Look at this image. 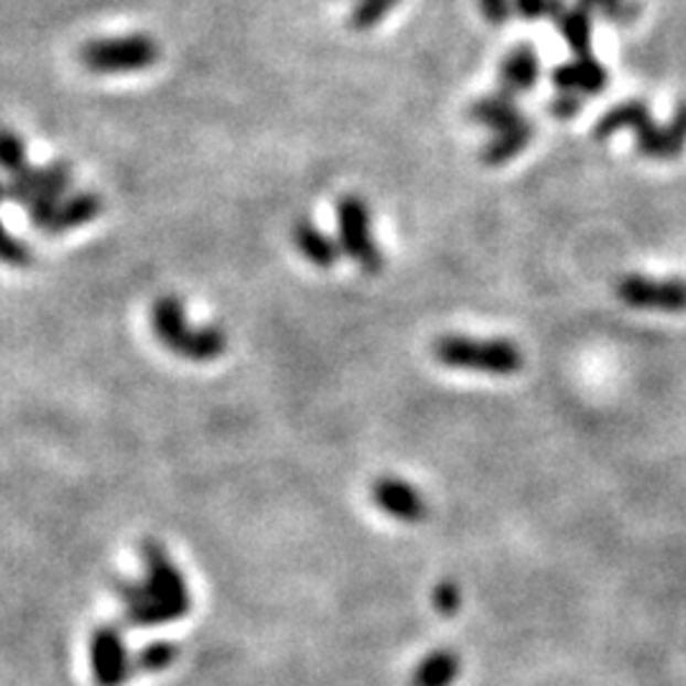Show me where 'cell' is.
<instances>
[{
  "label": "cell",
  "instance_id": "cell-26",
  "mask_svg": "<svg viewBox=\"0 0 686 686\" xmlns=\"http://www.w3.org/2000/svg\"><path fill=\"white\" fill-rule=\"evenodd\" d=\"M549 110L557 117V120H572V117H577V112L582 110V97L570 95V92H557V97L551 99Z\"/></svg>",
  "mask_w": 686,
  "mask_h": 686
},
{
  "label": "cell",
  "instance_id": "cell-16",
  "mask_svg": "<svg viewBox=\"0 0 686 686\" xmlns=\"http://www.w3.org/2000/svg\"><path fill=\"white\" fill-rule=\"evenodd\" d=\"M534 125L529 120H522L514 128H506L501 132H493V138L481 150V158L486 165H504L522 153V150L532 143Z\"/></svg>",
  "mask_w": 686,
  "mask_h": 686
},
{
  "label": "cell",
  "instance_id": "cell-2",
  "mask_svg": "<svg viewBox=\"0 0 686 686\" xmlns=\"http://www.w3.org/2000/svg\"><path fill=\"white\" fill-rule=\"evenodd\" d=\"M621 130H633L635 148L651 161H676L686 150V103L679 105L674 120L668 125H656L651 110L639 99L615 105L596 125V136L605 140Z\"/></svg>",
  "mask_w": 686,
  "mask_h": 686
},
{
  "label": "cell",
  "instance_id": "cell-1",
  "mask_svg": "<svg viewBox=\"0 0 686 686\" xmlns=\"http://www.w3.org/2000/svg\"><path fill=\"white\" fill-rule=\"evenodd\" d=\"M143 577L117 580L115 592L122 602V618L130 629L150 631L183 621L191 613L194 598L186 575L173 562L161 542L146 539L140 544Z\"/></svg>",
  "mask_w": 686,
  "mask_h": 686
},
{
  "label": "cell",
  "instance_id": "cell-18",
  "mask_svg": "<svg viewBox=\"0 0 686 686\" xmlns=\"http://www.w3.org/2000/svg\"><path fill=\"white\" fill-rule=\"evenodd\" d=\"M557 29L562 33V41L570 46L575 56H590L592 49V15L582 8L562 11L557 15Z\"/></svg>",
  "mask_w": 686,
  "mask_h": 686
},
{
  "label": "cell",
  "instance_id": "cell-21",
  "mask_svg": "<svg viewBox=\"0 0 686 686\" xmlns=\"http://www.w3.org/2000/svg\"><path fill=\"white\" fill-rule=\"evenodd\" d=\"M580 8L590 15L596 13L613 23L633 21L635 13H639V6H635L633 0H580Z\"/></svg>",
  "mask_w": 686,
  "mask_h": 686
},
{
  "label": "cell",
  "instance_id": "cell-4",
  "mask_svg": "<svg viewBox=\"0 0 686 686\" xmlns=\"http://www.w3.org/2000/svg\"><path fill=\"white\" fill-rule=\"evenodd\" d=\"M432 354L442 366L479 374L508 376L522 369L524 356L516 343L508 339H471V336H440L432 343Z\"/></svg>",
  "mask_w": 686,
  "mask_h": 686
},
{
  "label": "cell",
  "instance_id": "cell-6",
  "mask_svg": "<svg viewBox=\"0 0 686 686\" xmlns=\"http://www.w3.org/2000/svg\"><path fill=\"white\" fill-rule=\"evenodd\" d=\"M339 224V247L341 253L354 259L364 272H379L384 267V255L376 245L372 232V214L362 196H343L336 206Z\"/></svg>",
  "mask_w": 686,
  "mask_h": 686
},
{
  "label": "cell",
  "instance_id": "cell-13",
  "mask_svg": "<svg viewBox=\"0 0 686 686\" xmlns=\"http://www.w3.org/2000/svg\"><path fill=\"white\" fill-rule=\"evenodd\" d=\"M103 196L92 194V191H77V194H66L56 204V212L52 216V224H49V234H64L72 229L85 227V224L95 222L99 214H103Z\"/></svg>",
  "mask_w": 686,
  "mask_h": 686
},
{
  "label": "cell",
  "instance_id": "cell-10",
  "mask_svg": "<svg viewBox=\"0 0 686 686\" xmlns=\"http://www.w3.org/2000/svg\"><path fill=\"white\" fill-rule=\"evenodd\" d=\"M372 501L392 518H397L401 524H420L422 518H428V501L412 483L397 475H382L372 483Z\"/></svg>",
  "mask_w": 686,
  "mask_h": 686
},
{
  "label": "cell",
  "instance_id": "cell-15",
  "mask_svg": "<svg viewBox=\"0 0 686 686\" xmlns=\"http://www.w3.org/2000/svg\"><path fill=\"white\" fill-rule=\"evenodd\" d=\"M292 245H296L298 253L303 255L308 262L321 267V270H329V267L336 265L341 253L339 242L318 229L313 222H298L296 227H292Z\"/></svg>",
  "mask_w": 686,
  "mask_h": 686
},
{
  "label": "cell",
  "instance_id": "cell-8",
  "mask_svg": "<svg viewBox=\"0 0 686 686\" xmlns=\"http://www.w3.org/2000/svg\"><path fill=\"white\" fill-rule=\"evenodd\" d=\"M615 290L625 306L639 308V311H686V280L682 278L656 280L646 278V275H629V278L618 280Z\"/></svg>",
  "mask_w": 686,
  "mask_h": 686
},
{
  "label": "cell",
  "instance_id": "cell-20",
  "mask_svg": "<svg viewBox=\"0 0 686 686\" xmlns=\"http://www.w3.org/2000/svg\"><path fill=\"white\" fill-rule=\"evenodd\" d=\"M26 169V143L19 132L0 128V171L19 173Z\"/></svg>",
  "mask_w": 686,
  "mask_h": 686
},
{
  "label": "cell",
  "instance_id": "cell-24",
  "mask_svg": "<svg viewBox=\"0 0 686 686\" xmlns=\"http://www.w3.org/2000/svg\"><path fill=\"white\" fill-rule=\"evenodd\" d=\"M460 600H463V592H460L455 580H442L435 585L432 605L440 615H455L460 610Z\"/></svg>",
  "mask_w": 686,
  "mask_h": 686
},
{
  "label": "cell",
  "instance_id": "cell-12",
  "mask_svg": "<svg viewBox=\"0 0 686 686\" xmlns=\"http://www.w3.org/2000/svg\"><path fill=\"white\" fill-rule=\"evenodd\" d=\"M539 82V54L532 44H522L501 58L499 87L506 95H524Z\"/></svg>",
  "mask_w": 686,
  "mask_h": 686
},
{
  "label": "cell",
  "instance_id": "cell-27",
  "mask_svg": "<svg viewBox=\"0 0 686 686\" xmlns=\"http://www.w3.org/2000/svg\"><path fill=\"white\" fill-rule=\"evenodd\" d=\"M479 6H481L483 19L496 23V26L506 23L514 13V0H479Z\"/></svg>",
  "mask_w": 686,
  "mask_h": 686
},
{
  "label": "cell",
  "instance_id": "cell-9",
  "mask_svg": "<svg viewBox=\"0 0 686 686\" xmlns=\"http://www.w3.org/2000/svg\"><path fill=\"white\" fill-rule=\"evenodd\" d=\"M72 169L69 163H52L44 169H23L11 175V181L6 183L8 201L29 206L39 199H64L66 191L72 186Z\"/></svg>",
  "mask_w": 686,
  "mask_h": 686
},
{
  "label": "cell",
  "instance_id": "cell-14",
  "mask_svg": "<svg viewBox=\"0 0 686 686\" xmlns=\"http://www.w3.org/2000/svg\"><path fill=\"white\" fill-rule=\"evenodd\" d=\"M471 120L493 132H501L526 120V115L518 110L516 97L499 89V92H493V95L475 99V103L471 105Z\"/></svg>",
  "mask_w": 686,
  "mask_h": 686
},
{
  "label": "cell",
  "instance_id": "cell-25",
  "mask_svg": "<svg viewBox=\"0 0 686 686\" xmlns=\"http://www.w3.org/2000/svg\"><path fill=\"white\" fill-rule=\"evenodd\" d=\"M514 11L526 21H542V19H557L562 13L559 0H514Z\"/></svg>",
  "mask_w": 686,
  "mask_h": 686
},
{
  "label": "cell",
  "instance_id": "cell-3",
  "mask_svg": "<svg viewBox=\"0 0 686 686\" xmlns=\"http://www.w3.org/2000/svg\"><path fill=\"white\" fill-rule=\"evenodd\" d=\"M150 329L165 349L189 358V362H214L227 351V333L216 329V325L191 329L186 308L175 296L156 300L153 308H150Z\"/></svg>",
  "mask_w": 686,
  "mask_h": 686
},
{
  "label": "cell",
  "instance_id": "cell-19",
  "mask_svg": "<svg viewBox=\"0 0 686 686\" xmlns=\"http://www.w3.org/2000/svg\"><path fill=\"white\" fill-rule=\"evenodd\" d=\"M181 646L175 641L169 639H156L148 641L146 646H140L136 654H132V668L136 674H161L169 672V668L179 661Z\"/></svg>",
  "mask_w": 686,
  "mask_h": 686
},
{
  "label": "cell",
  "instance_id": "cell-11",
  "mask_svg": "<svg viewBox=\"0 0 686 686\" xmlns=\"http://www.w3.org/2000/svg\"><path fill=\"white\" fill-rule=\"evenodd\" d=\"M551 82H555V87L559 92L590 97L608 87V69L598 62V58H592V54L577 56L572 62L559 64L557 69L551 72Z\"/></svg>",
  "mask_w": 686,
  "mask_h": 686
},
{
  "label": "cell",
  "instance_id": "cell-5",
  "mask_svg": "<svg viewBox=\"0 0 686 686\" xmlns=\"http://www.w3.org/2000/svg\"><path fill=\"white\" fill-rule=\"evenodd\" d=\"M161 56V49L146 33L122 39H99L82 46L79 62L95 74L143 72Z\"/></svg>",
  "mask_w": 686,
  "mask_h": 686
},
{
  "label": "cell",
  "instance_id": "cell-22",
  "mask_svg": "<svg viewBox=\"0 0 686 686\" xmlns=\"http://www.w3.org/2000/svg\"><path fill=\"white\" fill-rule=\"evenodd\" d=\"M399 3V0H356L351 11V26L354 29H372L376 23L387 19V13Z\"/></svg>",
  "mask_w": 686,
  "mask_h": 686
},
{
  "label": "cell",
  "instance_id": "cell-17",
  "mask_svg": "<svg viewBox=\"0 0 686 686\" xmlns=\"http://www.w3.org/2000/svg\"><path fill=\"white\" fill-rule=\"evenodd\" d=\"M460 674V658L453 651L440 649L425 656L412 674V686H450Z\"/></svg>",
  "mask_w": 686,
  "mask_h": 686
},
{
  "label": "cell",
  "instance_id": "cell-23",
  "mask_svg": "<svg viewBox=\"0 0 686 686\" xmlns=\"http://www.w3.org/2000/svg\"><path fill=\"white\" fill-rule=\"evenodd\" d=\"M31 259L33 255L26 242H21L15 234L6 229L3 222H0V262L8 267H29Z\"/></svg>",
  "mask_w": 686,
  "mask_h": 686
},
{
  "label": "cell",
  "instance_id": "cell-28",
  "mask_svg": "<svg viewBox=\"0 0 686 686\" xmlns=\"http://www.w3.org/2000/svg\"><path fill=\"white\" fill-rule=\"evenodd\" d=\"M3 201H8V189H6V183L0 181V204H3Z\"/></svg>",
  "mask_w": 686,
  "mask_h": 686
},
{
  "label": "cell",
  "instance_id": "cell-7",
  "mask_svg": "<svg viewBox=\"0 0 686 686\" xmlns=\"http://www.w3.org/2000/svg\"><path fill=\"white\" fill-rule=\"evenodd\" d=\"M87 654L95 686H125L136 674L128 641L117 623H99L92 631Z\"/></svg>",
  "mask_w": 686,
  "mask_h": 686
}]
</instances>
